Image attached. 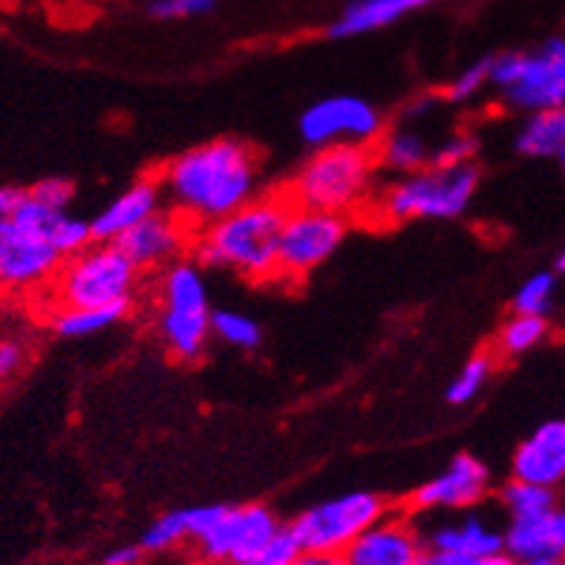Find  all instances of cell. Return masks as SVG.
Here are the masks:
<instances>
[{"mask_svg": "<svg viewBox=\"0 0 565 565\" xmlns=\"http://www.w3.org/2000/svg\"><path fill=\"white\" fill-rule=\"evenodd\" d=\"M260 179V157L252 145L214 139L171 159L157 182L168 211L200 231L257 200Z\"/></svg>", "mask_w": 565, "mask_h": 565, "instance_id": "obj_1", "label": "cell"}, {"mask_svg": "<svg viewBox=\"0 0 565 565\" xmlns=\"http://www.w3.org/2000/svg\"><path fill=\"white\" fill-rule=\"evenodd\" d=\"M286 211L289 202L282 194L257 196L234 214L194 231L191 254L200 266L225 268L252 282H271Z\"/></svg>", "mask_w": 565, "mask_h": 565, "instance_id": "obj_2", "label": "cell"}, {"mask_svg": "<svg viewBox=\"0 0 565 565\" xmlns=\"http://www.w3.org/2000/svg\"><path fill=\"white\" fill-rule=\"evenodd\" d=\"M379 162L375 150L361 145H329L298 168V173L282 188L289 205L329 211L350 220V214H366L375 196Z\"/></svg>", "mask_w": 565, "mask_h": 565, "instance_id": "obj_3", "label": "cell"}, {"mask_svg": "<svg viewBox=\"0 0 565 565\" xmlns=\"http://www.w3.org/2000/svg\"><path fill=\"white\" fill-rule=\"evenodd\" d=\"M479 168L468 164H427L422 171L398 177L384 191H375L366 214L379 223L409 220H456L477 196Z\"/></svg>", "mask_w": 565, "mask_h": 565, "instance_id": "obj_4", "label": "cell"}, {"mask_svg": "<svg viewBox=\"0 0 565 565\" xmlns=\"http://www.w3.org/2000/svg\"><path fill=\"white\" fill-rule=\"evenodd\" d=\"M141 271L116 243H89L61 263L44 300L53 309H102L134 306Z\"/></svg>", "mask_w": 565, "mask_h": 565, "instance_id": "obj_5", "label": "cell"}, {"mask_svg": "<svg viewBox=\"0 0 565 565\" xmlns=\"http://www.w3.org/2000/svg\"><path fill=\"white\" fill-rule=\"evenodd\" d=\"M157 335L177 361H196L211 338V303L205 277L194 257L162 268L157 289Z\"/></svg>", "mask_w": 565, "mask_h": 565, "instance_id": "obj_6", "label": "cell"}, {"mask_svg": "<svg viewBox=\"0 0 565 565\" xmlns=\"http://www.w3.org/2000/svg\"><path fill=\"white\" fill-rule=\"evenodd\" d=\"M491 84L513 110L540 113L565 107V38H548L531 53L491 58Z\"/></svg>", "mask_w": 565, "mask_h": 565, "instance_id": "obj_7", "label": "cell"}, {"mask_svg": "<svg viewBox=\"0 0 565 565\" xmlns=\"http://www.w3.org/2000/svg\"><path fill=\"white\" fill-rule=\"evenodd\" d=\"M390 511L387 499L375 491H350L341 497L323 499L306 508L289 525L300 551H327L343 554L355 536L364 534L372 522H379Z\"/></svg>", "mask_w": 565, "mask_h": 565, "instance_id": "obj_8", "label": "cell"}, {"mask_svg": "<svg viewBox=\"0 0 565 565\" xmlns=\"http://www.w3.org/2000/svg\"><path fill=\"white\" fill-rule=\"evenodd\" d=\"M350 220L329 211L289 205L277 239V275L280 282H300L320 268L329 257H335L347 239Z\"/></svg>", "mask_w": 565, "mask_h": 565, "instance_id": "obj_9", "label": "cell"}, {"mask_svg": "<svg viewBox=\"0 0 565 565\" xmlns=\"http://www.w3.org/2000/svg\"><path fill=\"white\" fill-rule=\"evenodd\" d=\"M300 139L312 148L361 145L375 148L384 136V116L361 96H327L309 105L300 116Z\"/></svg>", "mask_w": 565, "mask_h": 565, "instance_id": "obj_10", "label": "cell"}, {"mask_svg": "<svg viewBox=\"0 0 565 565\" xmlns=\"http://www.w3.org/2000/svg\"><path fill=\"white\" fill-rule=\"evenodd\" d=\"M280 529V520L266 505H220L194 545L205 563L228 565L266 548Z\"/></svg>", "mask_w": 565, "mask_h": 565, "instance_id": "obj_11", "label": "cell"}, {"mask_svg": "<svg viewBox=\"0 0 565 565\" xmlns=\"http://www.w3.org/2000/svg\"><path fill=\"white\" fill-rule=\"evenodd\" d=\"M3 260V291L9 295H44L58 275L64 254L32 231H9L0 237Z\"/></svg>", "mask_w": 565, "mask_h": 565, "instance_id": "obj_12", "label": "cell"}, {"mask_svg": "<svg viewBox=\"0 0 565 565\" xmlns=\"http://www.w3.org/2000/svg\"><path fill=\"white\" fill-rule=\"evenodd\" d=\"M427 554L422 531L413 525L407 513L387 511L372 522L350 548L343 551L347 565H416Z\"/></svg>", "mask_w": 565, "mask_h": 565, "instance_id": "obj_13", "label": "cell"}, {"mask_svg": "<svg viewBox=\"0 0 565 565\" xmlns=\"http://www.w3.org/2000/svg\"><path fill=\"white\" fill-rule=\"evenodd\" d=\"M191 243H194L191 225L182 223L173 211H157L134 231H127L116 246L130 257L139 271H153V268L162 271L164 266L188 257Z\"/></svg>", "mask_w": 565, "mask_h": 565, "instance_id": "obj_14", "label": "cell"}, {"mask_svg": "<svg viewBox=\"0 0 565 565\" xmlns=\"http://www.w3.org/2000/svg\"><path fill=\"white\" fill-rule=\"evenodd\" d=\"M491 491V470L482 459L459 454L447 461V468L413 493V508L418 511H456L482 502Z\"/></svg>", "mask_w": 565, "mask_h": 565, "instance_id": "obj_15", "label": "cell"}, {"mask_svg": "<svg viewBox=\"0 0 565 565\" xmlns=\"http://www.w3.org/2000/svg\"><path fill=\"white\" fill-rule=\"evenodd\" d=\"M513 479L543 484V488H559L565 482V422L540 424L529 439L513 450L511 459Z\"/></svg>", "mask_w": 565, "mask_h": 565, "instance_id": "obj_16", "label": "cell"}, {"mask_svg": "<svg viewBox=\"0 0 565 565\" xmlns=\"http://www.w3.org/2000/svg\"><path fill=\"white\" fill-rule=\"evenodd\" d=\"M162 202L164 196L157 179H139L134 185H127L116 200L107 202L105 209L89 220L93 239L96 243H119L127 231H134L148 216L162 211Z\"/></svg>", "mask_w": 565, "mask_h": 565, "instance_id": "obj_17", "label": "cell"}, {"mask_svg": "<svg viewBox=\"0 0 565 565\" xmlns=\"http://www.w3.org/2000/svg\"><path fill=\"white\" fill-rule=\"evenodd\" d=\"M511 559H563L565 554V508L554 505L534 516L511 520L502 534Z\"/></svg>", "mask_w": 565, "mask_h": 565, "instance_id": "obj_18", "label": "cell"}, {"mask_svg": "<svg viewBox=\"0 0 565 565\" xmlns=\"http://www.w3.org/2000/svg\"><path fill=\"white\" fill-rule=\"evenodd\" d=\"M424 545L430 548L427 554L439 565H459L465 559L505 554L502 534L491 529L484 520H479V516H468V520L441 525V529H436L427 536Z\"/></svg>", "mask_w": 565, "mask_h": 565, "instance_id": "obj_19", "label": "cell"}, {"mask_svg": "<svg viewBox=\"0 0 565 565\" xmlns=\"http://www.w3.org/2000/svg\"><path fill=\"white\" fill-rule=\"evenodd\" d=\"M433 0H350L329 26V38H358L387 30L404 18L430 7Z\"/></svg>", "mask_w": 565, "mask_h": 565, "instance_id": "obj_20", "label": "cell"}, {"mask_svg": "<svg viewBox=\"0 0 565 565\" xmlns=\"http://www.w3.org/2000/svg\"><path fill=\"white\" fill-rule=\"evenodd\" d=\"M220 505H194V508H177V511L162 513L159 520H153L145 536H141V548L148 551H171L177 545L196 543L202 531L209 529L211 520L216 516Z\"/></svg>", "mask_w": 565, "mask_h": 565, "instance_id": "obj_21", "label": "cell"}, {"mask_svg": "<svg viewBox=\"0 0 565 565\" xmlns=\"http://www.w3.org/2000/svg\"><path fill=\"white\" fill-rule=\"evenodd\" d=\"M372 150H375V162H379L381 171L398 173V177L422 171L433 159L430 141L413 127H395V130L381 136Z\"/></svg>", "mask_w": 565, "mask_h": 565, "instance_id": "obj_22", "label": "cell"}, {"mask_svg": "<svg viewBox=\"0 0 565 565\" xmlns=\"http://www.w3.org/2000/svg\"><path fill=\"white\" fill-rule=\"evenodd\" d=\"M565 148V107L531 113L516 134V150L525 157L548 159Z\"/></svg>", "mask_w": 565, "mask_h": 565, "instance_id": "obj_23", "label": "cell"}, {"mask_svg": "<svg viewBox=\"0 0 565 565\" xmlns=\"http://www.w3.org/2000/svg\"><path fill=\"white\" fill-rule=\"evenodd\" d=\"M134 306H102V309H53L50 329L61 338H89L121 323Z\"/></svg>", "mask_w": 565, "mask_h": 565, "instance_id": "obj_24", "label": "cell"}, {"mask_svg": "<svg viewBox=\"0 0 565 565\" xmlns=\"http://www.w3.org/2000/svg\"><path fill=\"white\" fill-rule=\"evenodd\" d=\"M211 335H216L234 350H257L263 343V329L254 318L237 309H216L211 312Z\"/></svg>", "mask_w": 565, "mask_h": 565, "instance_id": "obj_25", "label": "cell"}, {"mask_svg": "<svg viewBox=\"0 0 565 565\" xmlns=\"http://www.w3.org/2000/svg\"><path fill=\"white\" fill-rule=\"evenodd\" d=\"M499 499H502L505 511L511 513V520L534 516V513H543V511H548V508L557 505V497H554V491H551V488L522 482V479H511V482L502 488Z\"/></svg>", "mask_w": 565, "mask_h": 565, "instance_id": "obj_26", "label": "cell"}, {"mask_svg": "<svg viewBox=\"0 0 565 565\" xmlns=\"http://www.w3.org/2000/svg\"><path fill=\"white\" fill-rule=\"evenodd\" d=\"M548 323L540 315H520L513 312L511 318L499 329V350L505 355H522V352L534 350L536 343H543Z\"/></svg>", "mask_w": 565, "mask_h": 565, "instance_id": "obj_27", "label": "cell"}, {"mask_svg": "<svg viewBox=\"0 0 565 565\" xmlns=\"http://www.w3.org/2000/svg\"><path fill=\"white\" fill-rule=\"evenodd\" d=\"M554 295H557V277L551 271H536L513 295V312L545 318L554 306Z\"/></svg>", "mask_w": 565, "mask_h": 565, "instance_id": "obj_28", "label": "cell"}, {"mask_svg": "<svg viewBox=\"0 0 565 565\" xmlns=\"http://www.w3.org/2000/svg\"><path fill=\"white\" fill-rule=\"evenodd\" d=\"M493 372V358L491 355H473L468 364L456 372V379L450 381L447 387V402L461 407V404H470L484 390L488 379Z\"/></svg>", "mask_w": 565, "mask_h": 565, "instance_id": "obj_29", "label": "cell"}, {"mask_svg": "<svg viewBox=\"0 0 565 565\" xmlns=\"http://www.w3.org/2000/svg\"><path fill=\"white\" fill-rule=\"evenodd\" d=\"M488 84H491V58H479L456 75L454 84L447 87V98L450 102H468V98L479 96Z\"/></svg>", "mask_w": 565, "mask_h": 565, "instance_id": "obj_30", "label": "cell"}, {"mask_svg": "<svg viewBox=\"0 0 565 565\" xmlns=\"http://www.w3.org/2000/svg\"><path fill=\"white\" fill-rule=\"evenodd\" d=\"M298 554L300 548L298 543H295V536L289 534V529H280V534H277L266 548H260L257 554H252V557H243L237 559V563L228 565H291V559L298 557Z\"/></svg>", "mask_w": 565, "mask_h": 565, "instance_id": "obj_31", "label": "cell"}, {"mask_svg": "<svg viewBox=\"0 0 565 565\" xmlns=\"http://www.w3.org/2000/svg\"><path fill=\"white\" fill-rule=\"evenodd\" d=\"M216 9V0H153L148 12L159 21H182V18L209 15Z\"/></svg>", "mask_w": 565, "mask_h": 565, "instance_id": "obj_32", "label": "cell"}, {"mask_svg": "<svg viewBox=\"0 0 565 565\" xmlns=\"http://www.w3.org/2000/svg\"><path fill=\"white\" fill-rule=\"evenodd\" d=\"M479 141L470 134H456L450 139H445L439 148L433 150L430 164H441V168H450V164H468L477 157Z\"/></svg>", "mask_w": 565, "mask_h": 565, "instance_id": "obj_33", "label": "cell"}, {"mask_svg": "<svg viewBox=\"0 0 565 565\" xmlns=\"http://www.w3.org/2000/svg\"><path fill=\"white\" fill-rule=\"evenodd\" d=\"M30 191L38 202H44V205H50L55 211H70V205L75 200V185L70 179L61 177L41 179L35 185H30Z\"/></svg>", "mask_w": 565, "mask_h": 565, "instance_id": "obj_34", "label": "cell"}, {"mask_svg": "<svg viewBox=\"0 0 565 565\" xmlns=\"http://www.w3.org/2000/svg\"><path fill=\"white\" fill-rule=\"evenodd\" d=\"M30 361V347L15 335L0 338V384L15 381Z\"/></svg>", "mask_w": 565, "mask_h": 565, "instance_id": "obj_35", "label": "cell"}, {"mask_svg": "<svg viewBox=\"0 0 565 565\" xmlns=\"http://www.w3.org/2000/svg\"><path fill=\"white\" fill-rule=\"evenodd\" d=\"M23 188H0V234H7L12 220H15L18 202H21Z\"/></svg>", "mask_w": 565, "mask_h": 565, "instance_id": "obj_36", "label": "cell"}, {"mask_svg": "<svg viewBox=\"0 0 565 565\" xmlns=\"http://www.w3.org/2000/svg\"><path fill=\"white\" fill-rule=\"evenodd\" d=\"M145 559V548L141 545H119V548L107 551L102 565H139Z\"/></svg>", "mask_w": 565, "mask_h": 565, "instance_id": "obj_37", "label": "cell"}, {"mask_svg": "<svg viewBox=\"0 0 565 565\" xmlns=\"http://www.w3.org/2000/svg\"><path fill=\"white\" fill-rule=\"evenodd\" d=\"M291 565H347L343 554H327V551H300Z\"/></svg>", "mask_w": 565, "mask_h": 565, "instance_id": "obj_38", "label": "cell"}, {"mask_svg": "<svg viewBox=\"0 0 565 565\" xmlns=\"http://www.w3.org/2000/svg\"><path fill=\"white\" fill-rule=\"evenodd\" d=\"M459 565H511V557L508 554H491V557H477V559H465Z\"/></svg>", "mask_w": 565, "mask_h": 565, "instance_id": "obj_39", "label": "cell"}, {"mask_svg": "<svg viewBox=\"0 0 565 565\" xmlns=\"http://www.w3.org/2000/svg\"><path fill=\"white\" fill-rule=\"evenodd\" d=\"M511 565H559V559H511Z\"/></svg>", "mask_w": 565, "mask_h": 565, "instance_id": "obj_40", "label": "cell"}, {"mask_svg": "<svg viewBox=\"0 0 565 565\" xmlns=\"http://www.w3.org/2000/svg\"><path fill=\"white\" fill-rule=\"evenodd\" d=\"M557 271H563V275H565V248L559 252V257H557Z\"/></svg>", "mask_w": 565, "mask_h": 565, "instance_id": "obj_41", "label": "cell"}, {"mask_svg": "<svg viewBox=\"0 0 565 565\" xmlns=\"http://www.w3.org/2000/svg\"><path fill=\"white\" fill-rule=\"evenodd\" d=\"M416 565H439V563H436V559H433L430 557V554H424V557L422 559H418V563Z\"/></svg>", "mask_w": 565, "mask_h": 565, "instance_id": "obj_42", "label": "cell"}, {"mask_svg": "<svg viewBox=\"0 0 565 565\" xmlns=\"http://www.w3.org/2000/svg\"><path fill=\"white\" fill-rule=\"evenodd\" d=\"M557 159H559V168H563V173H565V148L559 150V153H557Z\"/></svg>", "mask_w": 565, "mask_h": 565, "instance_id": "obj_43", "label": "cell"}, {"mask_svg": "<svg viewBox=\"0 0 565 565\" xmlns=\"http://www.w3.org/2000/svg\"><path fill=\"white\" fill-rule=\"evenodd\" d=\"M0 295H3V260H0Z\"/></svg>", "mask_w": 565, "mask_h": 565, "instance_id": "obj_44", "label": "cell"}, {"mask_svg": "<svg viewBox=\"0 0 565 565\" xmlns=\"http://www.w3.org/2000/svg\"><path fill=\"white\" fill-rule=\"evenodd\" d=\"M559 565H565V554H563V559H559Z\"/></svg>", "mask_w": 565, "mask_h": 565, "instance_id": "obj_45", "label": "cell"}]
</instances>
